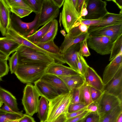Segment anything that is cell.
<instances>
[{
	"label": "cell",
	"instance_id": "61",
	"mask_svg": "<svg viewBox=\"0 0 122 122\" xmlns=\"http://www.w3.org/2000/svg\"><path fill=\"white\" fill-rule=\"evenodd\" d=\"M86 117L84 118L83 119H81V120H80L78 122H84Z\"/></svg>",
	"mask_w": 122,
	"mask_h": 122
},
{
	"label": "cell",
	"instance_id": "18",
	"mask_svg": "<svg viewBox=\"0 0 122 122\" xmlns=\"http://www.w3.org/2000/svg\"><path fill=\"white\" fill-rule=\"evenodd\" d=\"M80 43L73 45L62 54V58L66 63L78 72L77 54L80 51Z\"/></svg>",
	"mask_w": 122,
	"mask_h": 122
},
{
	"label": "cell",
	"instance_id": "2",
	"mask_svg": "<svg viewBox=\"0 0 122 122\" xmlns=\"http://www.w3.org/2000/svg\"><path fill=\"white\" fill-rule=\"evenodd\" d=\"M72 99L71 92L61 93L49 102V110L46 121H52L61 115L67 113Z\"/></svg>",
	"mask_w": 122,
	"mask_h": 122
},
{
	"label": "cell",
	"instance_id": "9",
	"mask_svg": "<svg viewBox=\"0 0 122 122\" xmlns=\"http://www.w3.org/2000/svg\"><path fill=\"white\" fill-rule=\"evenodd\" d=\"M87 42L88 46L102 55L110 54L113 43L110 37L105 36H89Z\"/></svg>",
	"mask_w": 122,
	"mask_h": 122
},
{
	"label": "cell",
	"instance_id": "29",
	"mask_svg": "<svg viewBox=\"0 0 122 122\" xmlns=\"http://www.w3.org/2000/svg\"><path fill=\"white\" fill-rule=\"evenodd\" d=\"M122 112V106L116 107L108 114L100 117L99 122H116L117 117Z\"/></svg>",
	"mask_w": 122,
	"mask_h": 122
},
{
	"label": "cell",
	"instance_id": "39",
	"mask_svg": "<svg viewBox=\"0 0 122 122\" xmlns=\"http://www.w3.org/2000/svg\"><path fill=\"white\" fill-rule=\"evenodd\" d=\"M87 106L83 102L71 103L68 107L67 112L71 113L82 110H86Z\"/></svg>",
	"mask_w": 122,
	"mask_h": 122
},
{
	"label": "cell",
	"instance_id": "36",
	"mask_svg": "<svg viewBox=\"0 0 122 122\" xmlns=\"http://www.w3.org/2000/svg\"><path fill=\"white\" fill-rule=\"evenodd\" d=\"M82 98L84 103L87 106L93 102L92 99L89 89V86L85 82L82 90Z\"/></svg>",
	"mask_w": 122,
	"mask_h": 122
},
{
	"label": "cell",
	"instance_id": "49",
	"mask_svg": "<svg viewBox=\"0 0 122 122\" xmlns=\"http://www.w3.org/2000/svg\"><path fill=\"white\" fill-rule=\"evenodd\" d=\"M67 119L66 114L64 113L52 121L49 122L46 121L44 122H65Z\"/></svg>",
	"mask_w": 122,
	"mask_h": 122
},
{
	"label": "cell",
	"instance_id": "8",
	"mask_svg": "<svg viewBox=\"0 0 122 122\" xmlns=\"http://www.w3.org/2000/svg\"><path fill=\"white\" fill-rule=\"evenodd\" d=\"M59 9L52 0H43L39 15L37 28L55 19L58 16Z\"/></svg>",
	"mask_w": 122,
	"mask_h": 122
},
{
	"label": "cell",
	"instance_id": "7",
	"mask_svg": "<svg viewBox=\"0 0 122 122\" xmlns=\"http://www.w3.org/2000/svg\"><path fill=\"white\" fill-rule=\"evenodd\" d=\"M97 106V113L101 117L108 114L117 107L122 105L121 101L117 97L105 91L96 102Z\"/></svg>",
	"mask_w": 122,
	"mask_h": 122
},
{
	"label": "cell",
	"instance_id": "51",
	"mask_svg": "<svg viewBox=\"0 0 122 122\" xmlns=\"http://www.w3.org/2000/svg\"><path fill=\"white\" fill-rule=\"evenodd\" d=\"M107 1H112L115 3L120 10L119 14H122V0H106Z\"/></svg>",
	"mask_w": 122,
	"mask_h": 122
},
{
	"label": "cell",
	"instance_id": "37",
	"mask_svg": "<svg viewBox=\"0 0 122 122\" xmlns=\"http://www.w3.org/2000/svg\"><path fill=\"white\" fill-rule=\"evenodd\" d=\"M10 8L11 12L20 18L28 15L32 12L31 10L21 8L12 7Z\"/></svg>",
	"mask_w": 122,
	"mask_h": 122
},
{
	"label": "cell",
	"instance_id": "25",
	"mask_svg": "<svg viewBox=\"0 0 122 122\" xmlns=\"http://www.w3.org/2000/svg\"><path fill=\"white\" fill-rule=\"evenodd\" d=\"M89 36L87 32L83 33L74 39H64L60 48L61 53L62 54L64 53L71 46L80 43L87 39Z\"/></svg>",
	"mask_w": 122,
	"mask_h": 122
},
{
	"label": "cell",
	"instance_id": "27",
	"mask_svg": "<svg viewBox=\"0 0 122 122\" xmlns=\"http://www.w3.org/2000/svg\"><path fill=\"white\" fill-rule=\"evenodd\" d=\"M58 29V22L55 19L52 20L51 25L48 31L39 42L45 43L54 41Z\"/></svg>",
	"mask_w": 122,
	"mask_h": 122
},
{
	"label": "cell",
	"instance_id": "55",
	"mask_svg": "<svg viewBox=\"0 0 122 122\" xmlns=\"http://www.w3.org/2000/svg\"><path fill=\"white\" fill-rule=\"evenodd\" d=\"M9 58V56H7L0 51V60H7Z\"/></svg>",
	"mask_w": 122,
	"mask_h": 122
},
{
	"label": "cell",
	"instance_id": "6",
	"mask_svg": "<svg viewBox=\"0 0 122 122\" xmlns=\"http://www.w3.org/2000/svg\"><path fill=\"white\" fill-rule=\"evenodd\" d=\"M39 13L36 14L34 20L30 22L22 21L20 18L14 13L10 15V26L21 35L26 37L35 33L37 28Z\"/></svg>",
	"mask_w": 122,
	"mask_h": 122
},
{
	"label": "cell",
	"instance_id": "31",
	"mask_svg": "<svg viewBox=\"0 0 122 122\" xmlns=\"http://www.w3.org/2000/svg\"><path fill=\"white\" fill-rule=\"evenodd\" d=\"M24 114L7 112L0 108V122H7L10 120L19 119Z\"/></svg>",
	"mask_w": 122,
	"mask_h": 122
},
{
	"label": "cell",
	"instance_id": "56",
	"mask_svg": "<svg viewBox=\"0 0 122 122\" xmlns=\"http://www.w3.org/2000/svg\"><path fill=\"white\" fill-rule=\"evenodd\" d=\"M72 0L75 8L80 15L79 10L78 0Z\"/></svg>",
	"mask_w": 122,
	"mask_h": 122
},
{
	"label": "cell",
	"instance_id": "32",
	"mask_svg": "<svg viewBox=\"0 0 122 122\" xmlns=\"http://www.w3.org/2000/svg\"><path fill=\"white\" fill-rule=\"evenodd\" d=\"M83 85L74 88L70 92L72 95L71 103L83 102L82 95V88Z\"/></svg>",
	"mask_w": 122,
	"mask_h": 122
},
{
	"label": "cell",
	"instance_id": "41",
	"mask_svg": "<svg viewBox=\"0 0 122 122\" xmlns=\"http://www.w3.org/2000/svg\"><path fill=\"white\" fill-rule=\"evenodd\" d=\"M89 89L92 101L93 102H96L101 96L102 92L90 86Z\"/></svg>",
	"mask_w": 122,
	"mask_h": 122
},
{
	"label": "cell",
	"instance_id": "28",
	"mask_svg": "<svg viewBox=\"0 0 122 122\" xmlns=\"http://www.w3.org/2000/svg\"><path fill=\"white\" fill-rule=\"evenodd\" d=\"M35 44L48 52L62 56L60 48L55 44L54 41L45 43L38 42Z\"/></svg>",
	"mask_w": 122,
	"mask_h": 122
},
{
	"label": "cell",
	"instance_id": "26",
	"mask_svg": "<svg viewBox=\"0 0 122 122\" xmlns=\"http://www.w3.org/2000/svg\"><path fill=\"white\" fill-rule=\"evenodd\" d=\"M52 22V20L44 25L35 33L27 37V39L29 41L34 44L39 42L48 30Z\"/></svg>",
	"mask_w": 122,
	"mask_h": 122
},
{
	"label": "cell",
	"instance_id": "1",
	"mask_svg": "<svg viewBox=\"0 0 122 122\" xmlns=\"http://www.w3.org/2000/svg\"><path fill=\"white\" fill-rule=\"evenodd\" d=\"M51 64L30 63L18 64L14 74L23 83H34L45 73L47 68Z\"/></svg>",
	"mask_w": 122,
	"mask_h": 122
},
{
	"label": "cell",
	"instance_id": "33",
	"mask_svg": "<svg viewBox=\"0 0 122 122\" xmlns=\"http://www.w3.org/2000/svg\"><path fill=\"white\" fill-rule=\"evenodd\" d=\"M77 65L78 72L83 76L89 66L83 57L81 55L79 51L77 53Z\"/></svg>",
	"mask_w": 122,
	"mask_h": 122
},
{
	"label": "cell",
	"instance_id": "11",
	"mask_svg": "<svg viewBox=\"0 0 122 122\" xmlns=\"http://www.w3.org/2000/svg\"><path fill=\"white\" fill-rule=\"evenodd\" d=\"M89 36L110 37L114 43L122 35V23L92 29H88Z\"/></svg>",
	"mask_w": 122,
	"mask_h": 122
},
{
	"label": "cell",
	"instance_id": "43",
	"mask_svg": "<svg viewBox=\"0 0 122 122\" xmlns=\"http://www.w3.org/2000/svg\"><path fill=\"white\" fill-rule=\"evenodd\" d=\"M101 18L97 20H91L84 19L81 17L79 19V21L80 23L90 27L98 24L101 22Z\"/></svg>",
	"mask_w": 122,
	"mask_h": 122
},
{
	"label": "cell",
	"instance_id": "59",
	"mask_svg": "<svg viewBox=\"0 0 122 122\" xmlns=\"http://www.w3.org/2000/svg\"><path fill=\"white\" fill-rule=\"evenodd\" d=\"M19 119L11 120H9L7 122H19Z\"/></svg>",
	"mask_w": 122,
	"mask_h": 122
},
{
	"label": "cell",
	"instance_id": "62",
	"mask_svg": "<svg viewBox=\"0 0 122 122\" xmlns=\"http://www.w3.org/2000/svg\"><path fill=\"white\" fill-rule=\"evenodd\" d=\"M1 77L0 76V81L2 80V79L1 78Z\"/></svg>",
	"mask_w": 122,
	"mask_h": 122
},
{
	"label": "cell",
	"instance_id": "20",
	"mask_svg": "<svg viewBox=\"0 0 122 122\" xmlns=\"http://www.w3.org/2000/svg\"><path fill=\"white\" fill-rule=\"evenodd\" d=\"M122 23V14L108 12L101 18V22L88 29H92Z\"/></svg>",
	"mask_w": 122,
	"mask_h": 122
},
{
	"label": "cell",
	"instance_id": "22",
	"mask_svg": "<svg viewBox=\"0 0 122 122\" xmlns=\"http://www.w3.org/2000/svg\"><path fill=\"white\" fill-rule=\"evenodd\" d=\"M20 45L5 37H0V51L8 56L16 51Z\"/></svg>",
	"mask_w": 122,
	"mask_h": 122
},
{
	"label": "cell",
	"instance_id": "3",
	"mask_svg": "<svg viewBox=\"0 0 122 122\" xmlns=\"http://www.w3.org/2000/svg\"><path fill=\"white\" fill-rule=\"evenodd\" d=\"M16 51L18 56V64L30 63H56L54 59L48 56L22 45H21Z\"/></svg>",
	"mask_w": 122,
	"mask_h": 122
},
{
	"label": "cell",
	"instance_id": "35",
	"mask_svg": "<svg viewBox=\"0 0 122 122\" xmlns=\"http://www.w3.org/2000/svg\"><path fill=\"white\" fill-rule=\"evenodd\" d=\"M32 12L39 14L41 11L43 0H25Z\"/></svg>",
	"mask_w": 122,
	"mask_h": 122
},
{
	"label": "cell",
	"instance_id": "60",
	"mask_svg": "<svg viewBox=\"0 0 122 122\" xmlns=\"http://www.w3.org/2000/svg\"><path fill=\"white\" fill-rule=\"evenodd\" d=\"M3 103L0 97V107L2 106L3 105Z\"/></svg>",
	"mask_w": 122,
	"mask_h": 122
},
{
	"label": "cell",
	"instance_id": "13",
	"mask_svg": "<svg viewBox=\"0 0 122 122\" xmlns=\"http://www.w3.org/2000/svg\"><path fill=\"white\" fill-rule=\"evenodd\" d=\"M110 61L103 73L102 80L104 85L112 78L122 66V54L118 55Z\"/></svg>",
	"mask_w": 122,
	"mask_h": 122
},
{
	"label": "cell",
	"instance_id": "48",
	"mask_svg": "<svg viewBox=\"0 0 122 122\" xmlns=\"http://www.w3.org/2000/svg\"><path fill=\"white\" fill-rule=\"evenodd\" d=\"M86 110V109H83L71 113L67 112L66 114V118L69 119L76 116L82 114Z\"/></svg>",
	"mask_w": 122,
	"mask_h": 122
},
{
	"label": "cell",
	"instance_id": "40",
	"mask_svg": "<svg viewBox=\"0 0 122 122\" xmlns=\"http://www.w3.org/2000/svg\"><path fill=\"white\" fill-rule=\"evenodd\" d=\"M87 40H85L80 43L79 52L83 57H87L91 55L88 48Z\"/></svg>",
	"mask_w": 122,
	"mask_h": 122
},
{
	"label": "cell",
	"instance_id": "23",
	"mask_svg": "<svg viewBox=\"0 0 122 122\" xmlns=\"http://www.w3.org/2000/svg\"><path fill=\"white\" fill-rule=\"evenodd\" d=\"M58 76L65 83L70 92L74 88L82 86L85 82L84 77L81 75Z\"/></svg>",
	"mask_w": 122,
	"mask_h": 122
},
{
	"label": "cell",
	"instance_id": "21",
	"mask_svg": "<svg viewBox=\"0 0 122 122\" xmlns=\"http://www.w3.org/2000/svg\"><path fill=\"white\" fill-rule=\"evenodd\" d=\"M0 97L3 103L16 113L22 114L23 111H20L16 99L11 93L0 86Z\"/></svg>",
	"mask_w": 122,
	"mask_h": 122
},
{
	"label": "cell",
	"instance_id": "47",
	"mask_svg": "<svg viewBox=\"0 0 122 122\" xmlns=\"http://www.w3.org/2000/svg\"><path fill=\"white\" fill-rule=\"evenodd\" d=\"M19 122H36L31 116L26 114H24L23 116L19 120Z\"/></svg>",
	"mask_w": 122,
	"mask_h": 122
},
{
	"label": "cell",
	"instance_id": "38",
	"mask_svg": "<svg viewBox=\"0 0 122 122\" xmlns=\"http://www.w3.org/2000/svg\"><path fill=\"white\" fill-rule=\"evenodd\" d=\"M10 68L11 74L15 73L18 65L17 52L15 51L9 59Z\"/></svg>",
	"mask_w": 122,
	"mask_h": 122
},
{
	"label": "cell",
	"instance_id": "10",
	"mask_svg": "<svg viewBox=\"0 0 122 122\" xmlns=\"http://www.w3.org/2000/svg\"><path fill=\"white\" fill-rule=\"evenodd\" d=\"M107 2L102 0H87L86 8L88 13L83 17L85 19L95 20L102 18L108 12Z\"/></svg>",
	"mask_w": 122,
	"mask_h": 122
},
{
	"label": "cell",
	"instance_id": "58",
	"mask_svg": "<svg viewBox=\"0 0 122 122\" xmlns=\"http://www.w3.org/2000/svg\"><path fill=\"white\" fill-rule=\"evenodd\" d=\"M64 29L62 30H60V32L65 37L66 35V32L64 30Z\"/></svg>",
	"mask_w": 122,
	"mask_h": 122
},
{
	"label": "cell",
	"instance_id": "15",
	"mask_svg": "<svg viewBox=\"0 0 122 122\" xmlns=\"http://www.w3.org/2000/svg\"><path fill=\"white\" fill-rule=\"evenodd\" d=\"M10 8L5 0H0V31L5 36L10 25Z\"/></svg>",
	"mask_w": 122,
	"mask_h": 122
},
{
	"label": "cell",
	"instance_id": "50",
	"mask_svg": "<svg viewBox=\"0 0 122 122\" xmlns=\"http://www.w3.org/2000/svg\"><path fill=\"white\" fill-rule=\"evenodd\" d=\"M87 1V0H86L80 14V18L82 17H84L87 14L88 12L86 8Z\"/></svg>",
	"mask_w": 122,
	"mask_h": 122
},
{
	"label": "cell",
	"instance_id": "4",
	"mask_svg": "<svg viewBox=\"0 0 122 122\" xmlns=\"http://www.w3.org/2000/svg\"><path fill=\"white\" fill-rule=\"evenodd\" d=\"M40 95L34 85L28 84L24 88L22 103L26 114L32 116L37 112Z\"/></svg>",
	"mask_w": 122,
	"mask_h": 122
},
{
	"label": "cell",
	"instance_id": "52",
	"mask_svg": "<svg viewBox=\"0 0 122 122\" xmlns=\"http://www.w3.org/2000/svg\"><path fill=\"white\" fill-rule=\"evenodd\" d=\"M54 4L59 9L63 5L65 0H52Z\"/></svg>",
	"mask_w": 122,
	"mask_h": 122
},
{
	"label": "cell",
	"instance_id": "53",
	"mask_svg": "<svg viewBox=\"0 0 122 122\" xmlns=\"http://www.w3.org/2000/svg\"><path fill=\"white\" fill-rule=\"evenodd\" d=\"M0 108L2 110L5 112L11 113H15L9 107L4 104L2 106L1 108Z\"/></svg>",
	"mask_w": 122,
	"mask_h": 122
},
{
	"label": "cell",
	"instance_id": "19",
	"mask_svg": "<svg viewBox=\"0 0 122 122\" xmlns=\"http://www.w3.org/2000/svg\"><path fill=\"white\" fill-rule=\"evenodd\" d=\"M40 79L51 85L56 89L60 93H70L65 83L58 76L45 73Z\"/></svg>",
	"mask_w": 122,
	"mask_h": 122
},
{
	"label": "cell",
	"instance_id": "17",
	"mask_svg": "<svg viewBox=\"0 0 122 122\" xmlns=\"http://www.w3.org/2000/svg\"><path fill=\"white\" fill-rule=\"evenodd\" d=\"M83 76L85 83L103 92L104 85L102 80L93 68L89 66Z\"/></svg>",
	"mask_w": 122,
	"mask_h": 122
},
{
	"label": "cell",
	"instance_id": "30",
	"mask_svg": "<svg viewBox=\"0 0 122 122\" xmlns=\"http://www.w3.org/2000/svg\"><path fill=\"white\" fill-rule=\"evenodd\" d=\"M120 54H122V35L120 36L113 43L109 61L112 60Z\"/></svg>",
	"mask_w": 122,
	"mask_h": 122
},
{
	"label": "cell",
	"instance_id": "57",
	"mask_svg": "<svg viewBox=\"0 0 122 122\" xmlns=\"http://www.w3.org/2000/svg\"><path fill=\"white\" fill-rule=\"evenodd\" d=\"M116 122H122V112L118 116Z\"/></svg>",
	"mask_w": 122,
	"mask_h": 122
},
{
	"label": "cell",
	"instance_id": "24",
	"mask_svg": "<svg viewBox=\"0 0 122 122\" xmlns=\"http://www.w3.org/2000/svg\"><path fill=\"white\" fill-rule=\"evenodd\" d=\"M41 97L37 107L38 117L40 122H44L47 119L49 110V103L46 98Z\"/></svg>",
	"mask_w": 122,
	"mask_h": 122
},
{
	"label": "cell",
	"instance_id": "34",
	"mask_svg": "<svg viewBox=\"0 0 122 122\" xmlns=\"http://www.w3.org/2000/svg\"><path fill=\"white\" fill-rule=\"evenodd\" d=\"M10 8L12 7L21 8L32 11L25 0H5Z\"/></svg>",
	"mask_w": 122,
	"mask_h": 122
},
{
	"label": "cell",
	"instance_id": "45",
	"mask_svg": "<svg viewBox=\"0 0 122 122\" xmlns=\"http://www.w3.org/2000/svg\"><path fill=\"white\" fill-rule=\"evenodd\" d=\"M100 120L97 113H91L86 117L84 122H99Z\"/></svg>",
	"mask_w": 122,
	"mask_h": 122
},
{
	"label": "cell",
	"instance_id": "44",
	"mask_svg": "<svg viewBox=\"0 0 122 122\" xmlns=\"http://www.w3.org/2000/svg\"><path fill=\"white\" fill-rule=\"evenodd\" d=\"M91 112L86 110L82 114L74 117L67 119L65 122H78L88 115Z\"/></svg>",
	"mask_w": 122,
	"mask_h": 122
},
{
	"label": "cell",
	"instance_id": "46",
	"mask_svg": "<svg viewBox=\"0 0 122 122\" xmlns=\"http://www.w3.org/2000/svg\"><path fill=\"white\" fill-rule=\"evenodd\" d=\"M86 110L91 113H97V106L96 102H93L88 105L86 107Z\"/></svg>",
	"mask_w": 122,
	"mask_h": 122
},
{
	"label": "cell",
	"instance_id": "54",
	"mask_svg": "<svg viewBox=\"0 0 122 122\" xmlns=\"http://www.w3.org/2000/svg\"><path fill=\"white\" fill-rule=\"evenodd\" d=\"M86 0H78L80 15Z\"/></svg>",
	"mask_w": 122,
	"mask_h": 122
},
{
	"label": "cell",
	"instance_id": "5",
	"mask_svg": "<svg viewBox=\"0 0 122 122\" xmlns=\"http://www.w3.org/2000/svg\"><path fill=\"white\" fill-rule=\"evenodd\" d=\"M62 23L67 33L73 27L80 18L72 0H65L61 13Z\"/></svg>",
	"mask_w": 122,
	"mask_h": 122
},
{
	"label": "cell",
	"instance_id": "42",
	"mask_svg": "<svg viewBox=\"0 0 122 122\" xmlns=\"http://www.w3.org/2000/svg\"><path fill=\"white\" fill-rule=\"evenodd\" d=\"M9 69L7 60H0V76L1 77L7 75Z\"/></svg>",
	"mask_w": 122,
	"mask_h": 122
},
{
	"label": "cell",
	"instance_id": "16",
	"mask_svg": "<svg viewBox=\"0 0 122 122\" xmlns=\"http://www.w3.org/2000/svg\"><path fill=\"white\" fill-rule=\"evenodd\" d=\"M45 73L57 76H68L81 75L78 72L70 67L61 64L55 63L49 66Z\"/></svg>",
	"mask_w": 122,
	"mask_h": 122
},
{
	"label": "cell",
	"instance_id": "12",
	"mask_svg": "<svg viewBox=\"0 0 122 122\" xmlns=\"http://www.w3.org/2000/svg\"><path fill=\"white\" fill-rule=\"evenodd\" d=\"M103 91L117 97L122 101V66L112 78L104 85Z\"/></svg>",
	"mask_w": 122,
	"mask_h": 122
},
{
	"label": "cell",
	"instance_id": "14",
	"mask_svg": "<svg viewBox=\"0 0 122 122\" xmlns=\"http://www.w3.org/2000/svg\"><path fill=\"white\" fill-rule=\"evenodd\" d=\"M34 83V85L40 96L44 97L49 102L55 98L60 94L51 85L40 79Z\"/></svg>",
	"mask_w": 122,
	"mask_h": 122
}]
</instances>
